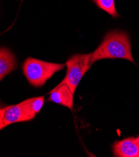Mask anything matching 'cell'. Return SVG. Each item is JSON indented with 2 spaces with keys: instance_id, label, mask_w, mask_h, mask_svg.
<instances>
[{
  "instance_id": "5",
  "label": "cell",
  "mask_w": 139,
  "mask_h": 157,
  "mask_svg": "<svg viewBox=\"0 0 139 157\" xmlns=\"http://www.w3.org/2000/svg\"><path fill=\"white\" fill-rule=\"evenodd\" d=\"M114 156L139 157V142L137 138L129 137L117 141L113 145Z\"/></svg>"
},
{
  "instance_id": "3",
  "label": "cell",
  "mask_w": 139,
  "mask_h": 157,
  "mask_svg": "<svg viewBox=\"0 0 139 157\" xmlns=\"http://www.w3.org/2000/svg\"><path fill=\"white\" fill-rule=\"evenodd\" d=\"M91 55V53L75 54L70 57L66 63L67 67L66 76L58 85L66 84L74 93L82 78L92 65Z\"/></svg>"
},
{
  "instance_id": "11",
  "label": "cell",
  "mask_w": 139,
  "mask_h": 157,
  "mask_svg": "<svg viewBox=\"0 0 139 157\" xmlns=\"http://www.w3.org/2000/svg\"><path fill=\"white\" fill-rule=\"evenodd\" d=\"M137 139H139V136H138V137H137Z\"/></svg>"
},
{
  "instance_id": "4",
  "label": "cell",
  "mask_w": 139,
  "mask_h": 157,
  "mask_svg": "<svg viewBox=\"0 0 139 157\" xmlns=\"http://www.w3.org/2000/svg\"><path fill=\"white\" fill-rule=\"evenodd\" d=\"M29 120L31 119L20 103L8 106L0 109V129L1 130L11 124Z\"/></svg>"
},
{
  "instance_id": "7",
  "label": "cell",
  "mask_w": 139,
  "mask_h": 157,
  "mask_svg": "<svg viewBox=\"0 0 139 157\" xmlns=\"http://www.w3.org/2000/svg\"><path fill=\"white\" fill-rule=\"evenodd\" d=\"M18 68L17 60L8 48L2 47L0 50V80Z\"/></svg>"
},
{
  "instance_id": "10",
  "label": "cell",
  "mask_w": 139,
  "mask_h": 157,
  "mask_svg": "<svg viewBox=\"0 0 139 157\" xmlns=\"http://www.w3.org/2000/svg\"><path fill=\"white\" fill-rule=\"evenodd\" d=\"M137 140L138 141V142H139V139H137Z\"/></svg>"
},
{
  "instance_id": "9",
  "label": "cell",
  "mask_w": 139,
  "mask_h": 157,
  "mask_svg": "<svg viewBox=\"0 0 139 157\" xmlns=\"http://www.w3.org/2000/svg\"><path fill=\"white\" fill-rule=\"evenodd\" d=\"M99 9L104 11L111 15L112 17L117 18L119 17V14L115 8V0H90Z\"/></svg>"
},
{
  "instance_id": "6",
  "label": "cell",
  "mask_w": 139,
  "mask_h": 157,
  "mask_svg": "<svg viewBox=\"0 0 139 157\" xmlns=\"http://www.w3.org/2000/svg\"><path fill=\"white\" fill-rule=\"evenodd\" d=\"M49 93L50 96L48 99L49 101L63 105L72 110L74 93H72L67 85H57Z\"/></svg>"
},
{
  "instance_id": "1",
  "label": "cell",
  "mask_w": 139,
  "mask_h": 157,
  "mask_svg": "<svg viewBox=\"0 0 139 157\" xmlns=\"http://www.w3.org/2000/svg\"><path fill=\"white\" fill-rule=\"evenodd\" d=\"M91 63L103 59H124L134 63L132 44L129 35L120 30L107 32L97 49L91 53Z\"/></svg>"
},
{
  "instance_id": "8",
  "label": "cell",
  "mask_w": 139,
  "mask_h": 157,
  "mask_svg": "<svg viewBox=\"0 0 139 157\" xmlns=\"http://www.w3.org/2000/svg\"><path fill=\"white\" fill-rule=\"evenodd\" d=\"M44 97L32 98L20 103L31 120L34 118L35 115L40 112L44 102Z\"/></svg>"
},
{
  "instance_id": "2",
  "label": "cell",
  "mask_w": 139,
  "mask_h": 157,
  "mask_svg": "<svg viewBox=\"0 0 139 157\" xmlns=\"http://www.w3.org/2000/svg\"><path fill=\"white\" fill-rule=\"evenodd\" d=\"M66 65L28 57L22 64V68L28 82L35 87H40L54 73L64 69Z\"/></svg>"
}]
</instances>
